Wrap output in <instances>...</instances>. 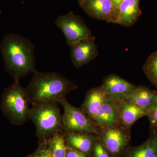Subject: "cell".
Masks as SVG:
<instances>
[{"mask_svg":"<svg viewBox=\"0 0 157 157\" xmlns=\"http://www.w3.org/2000/svg\"><path fill=\"white\" fill-rule=\"evenodd\" d=\"M29 157H54L49 151L48 147L42 145Z\"/></svg>","mask_w":157,"mask_h":157,"instance_id":"7402d4cb","label":"cell"},{"mask_svg":"<svg viewBox=\"0 0 157 157\" xmlns=\"http://www.w3.org/2000/svg\"><path fill=\"white\" fill-rule=\"evenodd\" d=\"M140 0H123L121 3L116 20L114 24L129 27L137 22L142 11Z\"/></svg>","mask_w":157,"mask_h":157,"instance_id":"4fadbf2b","label":"cell"},{"mask_svg":"<svg viewBox=\"0 0 157 157\" xmlns=\"http://www.w3.org/2000/svg\"><path fill=\"white\" fill-rule=\"evenodd\" d=\"M30 103L26 88L14 81L3 92L1 108L3 115L11 123L20 125L30 119Z\"/></svg>","mask_w":157,"mask_h":157,"instance_id":"3957f363","label":"cell"},{"mask_svg":"<svg viewBox=\"0 0 157 157\" xmlns=\"http://www.w3.org/2000/svg\"><path fill=\"white\" fill-rule=\"evenodd\" d=\"M30 119L36 128L39 140L46 141L59 133H65L58 102H37L32 104Z\"/></svg>","mask_w":157,"mask_h":157,"instance_id":"277c9868","label":"cell"},{"mask_svg":"<svg viewBox=\"0 0 157 157\" xmlns=\"http://www.w3.org/2000/svg\"><path fill=\"white\" fill-rule=\"evenodd\" d=\"M26 88L30 103L58 102L70 92L77 89V85L56 72L36 70Z\"/></svg>","mask_w":157,"mask_h":157,"instance_id":"7a4b0ae2","label":"cell"},{"mask_svg":"<svg viewBox=\"0 0 157 157\" xmlns=\"http://www.w3.org/2000/svg\"><path fill=\"white\" fill-rule=\"evenodd\" d=\"M96 135L109 157H120L129 147L131 129L119 124L109 128L98 129Z\"/></svg>","mask_w":157,"mask_h":157,"instance_id":"8992f818","label":"cell"},{"mask_svg":"<svg viewBox=\"0 0 157 157\" xmlns=\"http://www.w3.org/2000/svg\"><path fill=\"white\" fill-rule=\"evenodd\" d=\"M107 99L102 86L93 87L86 93L81 108L92 119Z\"/></svg>","mask_w":157,"mask_h":157,"instance_id":"9a60e30c","label":"cell"},{"mask_svg":"<svg viewBox=\"0 0 157 157\" xmlns=\"http://www.w3.org/2000/svg\"><path fill=\"white\" fill-rule=\"evenodd\" d=\"M93 154L94 157H110L102 144L98 140L95 143Z\"/></svg>","mask_w":157,"mask_h":157,"instance_id":"44dd1931","label":"cell"},{"mask_svg":"<svg viewBox=\"0 0 157 157\" xmlns=\"http://www.w3.org/2000/svg\"><path fill=\"white\" fill-rule=\"evenodd\" d=\"M113 5V16H114V22L117 18L119 8L121 3L123 0H111Z\"/></svg>","mask_w":157,"mask_h":157,"instance_id":"cb8c5ba5","label":"cell"},{"mask_svg":"<svg viewBox=\"0 0 157 157\" xmlns=\"http://www.w3.org/2000/svg\"><path fill=\"white\" fill-rule=\"evenodd\" d=\"M80 7L92 18L114 23L113 5L111 0H86Z\"/></svg>","mask_w":157,"mask_h":157,"instance_id":"30bf717a","label":"cell"},{"mask_svg":"<svg viewBox=\"0 0 157 157\" xmlns=\"http://www.w3.org/2000/svg\"><path fill=\"white\" fill-rule=\"evenodd\" d=\"M86 0H77V2H78V5H79V6L81 7L82 5L84 3V2Z\"/></svg>","mask_w":157,"mask_h":157,"instance_id":"d4e9b609","label":"cell"},{"mask_svg":"<svg viewBox=\"0 0 157 157\" xmlns=\"http://www.w3.org/2000/svg\"><path fill=\"white\" fill-rule=\"evenodd\" d=\"M0 49L6 70L14 81H19L20 78L36 70L35 46L28 38L18 34H6Z\"/></svg>","mask_w":157,"mask_h":157,"instance_id":"6da1fadb","label":"cell"},{"mask_svg":"<svg viewBox=\"0 0 157 157\" xmlns=\"http://www.w3.org/2000/svg\"><path fill=\"white\" fill-rule=\"evenodd\" d=\"M147 117L149 121L151 134L157 133V100L154 106L149 111Z\"/></svg>","mask_w":157,"mask_h":157,"instance_id":"ffe728a7","label":"cell"},{"mask_svg":"<svg viewBox=\"0 0 157 157\" xmlns=\"http://www.w3.org/2000/svg\"><path fill=\"white\" fill-rule=\"evenodd\" d=\"M66 157H88L87 155L85 154L74 149L67 146V153Z\"/></svg>","mask_w":157,"mask_h":157,"instance_id":"603a6c76","label":"cell"},{"mask_svg":"<svg viewBox=\"0 0 157 157\" xmlns=\"http://www.w3.org/2000/svg\"><path fill=\"white\" fill-rule=\"evenodd\" d=\"M121 157H157V133L140 146L128 147Z\"/></svg>","mask_w":157,"mask_h":157,"instance_id":"e0dca14e","label":"cell"},{"mask_svg":"<svg viewBox=\"0 0 157 157\" xmlns=\"http://www.w3.org/2000/svg\"><path fill=\"white\" fill-rule=\"evenodd\" d=\"M157 100V92L145 86H137L134 92L125 101L147 110H151Z\"/></svg>","mask_w":157,"mask_h":157,"instance_id":"2e32d148","label":"cell"},{"mask_svg":"<svg viewBox=\"0 0 157 157\" xmlns=\"http://www.w3.org/2000/svg\"><path fill=\"white\" fill-rule=\"evenodd\" d=\"M65 139L68 147L87 155L93 153L98 140L95 134L83 133H65Z\"/></svg>","mask_w":157,"mask_h":157,"instance_id":"5bb4252c","label":"cell"},{"mask_svg":"<svg viewBox=\"0 0 157 157\" xmlns=\"http://www.w3.org/2000/svg\"><path fill=\"white\" fill-rule=\"evenodd\" d=\"M93 121L98 129L109 128L121 124L116 103L107 98Z\"/></svg>","mask_w":157,"mask_h":157,"instance_id":"7c38bea8","label":"cell"},{"mask_svg":"<svg viewBox=\"0 0 157 157\" xmlns=\"http://www.w3.org/2000/svg\"><path fill=\"white\" fill-rule=\"evenodd\" d=\"M45 142L48 144L47 147L54 157H66L67 146L65 133H57Z\"/></svg>","mask_w":157,"mask_h":157,"instance_id":"ac0fdd59","label":"cell"},{"mask_svg":"<svg viewBox=\"0 0 157 157\" xmlns=\"http://www.w3.org/2000/svg\"><path fill=\"white\" fill-rule=\"evenodd\" d=\"M143 70L151 84L157 88V50L148 57Z\"/></svg>","mask_w":157,"mask_h":157,"instance_id":"d6986e66","label":"cell"},{"mask_svg":"<svg viewBox=\"0 0 157 157\" xmlns=\"http://www.w3.org/2000/svg\"><path fill=\"white\" fill-rule=\"evenodd\" d=\"M101 86L107 98L116 103L127 100L137 86L116 74H110L104 77Z\"/></svg>","mask_w":157,"mask_h":157,"instance_id":"ba28073f","label":"cell"},{"mask_svg":"<svg viewBox=\"0 0 157 157\" xmlns=\"http://www.w3.org/2000/svg\"><path fill=\"white\" fill-rule=\"evenodd\" d=\"M116 104L120 123L127 128L131 129L139 119L148 115V110L128 101H119Z\"/></svg>","mask_w":157,"mask_h":157,"instance_id":"8fae6325","label":"cell"},{"mask_svg":"<svg viewBox=\"0 0 157 157\" xmlns=\"http://www.w3.org/2000/svg\"><path fill=\"white\" fill-rule=\"evenodd\" d=\"M64 109L62 116L65 133H83L97 134L98 127L94 121L81 109L69 103L66 97L59 101Z\"/></svg>","mask_w":157,"mask_h":157,"instance_id":"5b68a950","label":"cell"},{"mask_svg":"<svg viewBox=\"0 0 157 157\" xmlns=\"http://www.w3.org/2000/svg\"><path fill=\"white\" fill-rule=\"evenodd\" d=\"M55 25L63 32L69 45L92 36L91 31L81 16L72 11L58 17Z\"/></svg>","mask_w":157,"mask_h":157,"instance_id":"52a82bcc","label":"cell"},{"mask_svg":"<svg viewBox=\"0 0 157 157\" xmlns=\"http://www.w3.org/2000/svg\"><path fill=\"white\" fill-rule=\"evenodd\" d=\"M69 46L71 60L76 68H80L87 64L98 56L95 37L93 35L80 39Z\"/></svg>","mask_w":157,"mask_h":157,"instance_id":"9c48e42d","label":"cell"}]
</instances>
